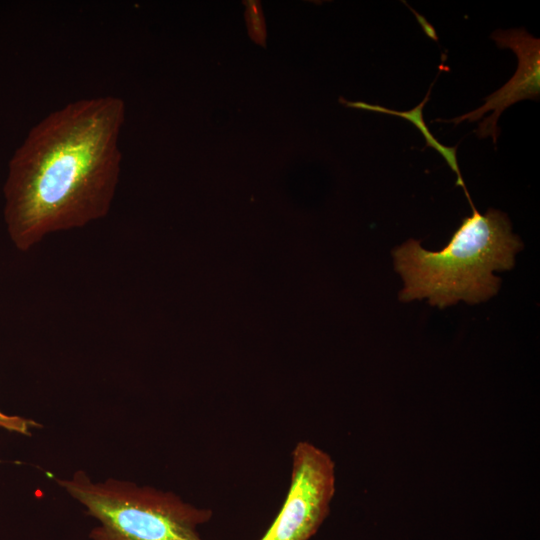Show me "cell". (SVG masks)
I'll return each mask as SVG.
<instances>
[{
  "instance_id": "6da1fadb",
  "label": "cell",
  "mask_w": 540,
  "mask_h": 540,
  "mask_svg": "<svg viewBox=\"0 0 540 540\" xmlns=\"http://www.w3.org/2000/svg\"><path fill=\"white\" fill-rule=\"evenodd\" d=\"M125 116L123 99L99 96L70 102L30 129L3 187L4 221L18 250L107 215L119 181Z\"/></svg>"
},
{
  "instance_id": "7a4b0ae2",
  "label": "cell",
  "mask_w": 540,
  "mask_h": 540,
  "mask_svg": "<svg viewBox=\"0 0 540 540\" xmlns=\"http://www.w3.org/2000/svg\"><path fill=\"white\" fill-rule=\"evenodd\" d=\"M472 210L442 250L427 251L413 239L394 250L395 269L405 285L402 301L428 298L445 308L460 300L479 303L497 293L500 280L493 271L512 269L522 244L505 213Z\"/></svg>"
},
{
  "instance_id": "3957f363",
  "label": "cell",
  "mask_w": 540,
  "mask_h": 540,
  "mask_svg": "<svg viewBox=\"0 0 540 540\" xmlns=\"http://www.w3.org/2000/svg\"><path fill=\"white\" fill-rule=\"evenodd\" d=\"M58 483L99 522L92 540H202L198 527L212 517L173 493L114 479L93 483L83 471Z\"/></svg>"
},
{
  "instance_id": "277c9868",
  "label": "cell",
  "mask_w": 540,
  "mask_h": 540,
  "mask_svg": "<svg viewBox=\"0 0 540 540\" xmlns=\"http://www.w3.org/2000/svg\"><path fill=\"white\" fill-rule=\"evenodd\" d=\"M334 493L331 457L309 442H299L292 453L288 494L260 540H309L327 517Z\"/></svg>"
},
{
  "instance_id": "5b68a950",
  "label": "cell",
  "mask_w": 540,
  "mask_h": 540,
  "mask_svg": "<svg viewBox=\"0 0 540 540\" xmlns=\"http://www.w3.org/2000/svg\"><path fill=\"white\" fill-rule=\"evenodd\" d=\"M491 37L499 47H508L516 53L518 68L515 75L503 87L488 96L484 105L458 118L446 120V122L459 124L465 119L475 121L487 111L493 110L494 113L479 124L476 133L481 138L491 135L496 143L498 137L497 120L501 113L518 101L539 98L540 41L524 29L497 30Z\"/></svg>"
},
{
  "instance_id": "8992f818",
  "label": "cell",
  "mask_w": 540,
  "mask_h": 540,
  "mask_svg": "<svg viewBox=\"0 0 540 540\" xmlns=\"http://www.w3.org/2000/svg\"><path fill=\"white\" fill-rule=\"evenodd\" d=\"M245 5V22L249 38L262 47H266L267 26L262 9V4L259 0L243 1Z\"/></svg>"
},
{
  "instance_id": "52a82bcc",
  "label": "cell",
  "mask_w": 540,
  "mask_h": 540,
  "mask_svg": "<svg viewBox=\"0 0 540 540\" xmlns=\"http://www.w3.org/2000/svg\"><path fill=\"white\" fill-rule=\"evenodd\" d=\"M36 426L38 424L32 420L6 415L0 411V427L8 431L29 435L30 429Z\"/></svg>"
}]
</instances>
